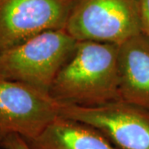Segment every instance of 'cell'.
<instances>
[{
  "instance_id": "obj_2",
  "label": "cell",
  "mask_w": 149,
  "mask_h": 149,
  "mask_svg": "<svg viewBox=\"0 0 149 149\" xmlns=\"http://www.w3.org/2000/svg\"><path fill=\"white\" fill-rule=\"evenodd\" d=\"M76 42L65 29L42 32L0 52V77L49 93Z\"/></svg>"
},
{
  "instance_id": "obj_3",
  "label": "cell",
  "mask_w": 149,
  "mask_h": 149,
  "mask_svg": "<svg viewBox=\"0 0 149 149\" xmlns=\"http://www.w3.org/2000/svg\"><path fill=\"white\" fill-rule=\"evenodd\" d=\"M65 30L76 41L119 46L142 32L139 0H74Z\"/></svg>"
},
{
  "instance_id": "obj_4",
  "label": "cell",
  "mask_w": 149,
  "mask_h": 149,
  "mask_svg": "<svg viewBox=\"0 0 149 149\" xmlns=\"http://www.w3.org/2000/svg\"><path fill=\"white\" fill-rule=\"evenodd\" d=\"M61 104L47 92L0 77V143L16 134L34 139L60 116Z\"/></svg>"
},
{
  "instance_id": "obj_7",
  "label": "cell",
  "mask_w": 149,
  "mask_h": 149,
  "mask_svg": "<svg viewBox=\"0 0 149 149\" xmlns=\"http://www.w3.org/2000/svg\"><path fill=\"white\" fill-rule=\"evenodd\" d=\"M120 100L149 111V38L139 33L118 46Z\"/></svg>"
},
{
  "instance_id": "obj_5",
  "label": "cell",
  "mask_w": 149,
  "mask_h": 149,
  "mask_svg": "<svg viewBox=\"0 0 149 149\" xmlns=\"http://www.w3.org/2000/svg\"><path fill=\"white\" fill-rule=\"evenodd\" d=\"M61 104L60 115L101 133L118 149H149V111L123 100L101 106Z\"/></svg>"
},
{
  "instance_id": "obj_1",
  "label": "cell",
  "mask_w": 149,
  "mask_h": 149,
  "mask_svg": "<svg viewBox=\"0 0 149 149\" xmlns=\"http://www.w3.org/2000/svg\"><path fill=\"white\" fill-rule=\"evenodd\" d=\"M118 46L77 41L56 74L49 94L61 104L101 106L120 100Z\"/></svg>"
},
{
  "instance_id": "obj_6",
  "label": "cell",
  "mask_w": 149,
  "mask_h": 149,
  "mask_svg": "<svg viewBox=\"0 0 149 149\" xmlns=\"http://www.w3.org/2000/svg\"><path fill=\"white\" fill-rule=\"evenodd\" d=\"M74 0H0V52L51 30L65 29Z\"/></svg>"
},
{
  "instance_id": "obj_11",
  "label": "cell",
  "mask_w": 149,
  "mask_h": 149,
  "mask_svg": "<svg viewBox=\"0 0 149 149\" xmlns=\"http://www.w3.org/2000/svg\"><path fill=\"white\" fill-rule=\"evenodd\" d=\"M0 149H1V148H0Z\"/></svg>"
},
{
  "instance_id": "obj_10",
  "label": "cell",
  "mask_w": 149,
  "mask_h": 149,
  "mask_svg": "<svg viewBox=\"0 0 149 149\" xmlns=\"http://www.w3.org/2000/svg\"><path fill=\"white\" fill-rule=\"evenodd\" d=\"M142 33L149 38V0H139Z\"/></svg>"
},
{
  "instance_id": "obj_8",
  "label": "cell",
  "mask_w": 149,
  "mask_h": 149,
  "mask_svg": "<svg viewBox=\"0 0 149 149\" xmlns=\"http://www.w3.org/2000/svg\"><path fill=\"white\" fill-rule=\"evenodd\" d=\"M26 141L32 149H118L95 128L61 115Z\"/></svg>"
},
{
  "instance_id": "obj_9",
  "label": "cell",
  "mask_w": 149,
  "mask_h": 149,
  "mask_svg": "<svg viewBox=\"0 0 149 149\" xmlns=\"http://www.w3.org/2000/svg\"><path fill=\"white\" fill-rule=\"evenodd\" d=\"M0 146L3 149H32L25 139L16 134L5 138L0 143Z\"/></svg>"
}]
</instances>
